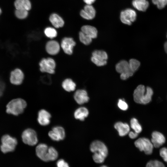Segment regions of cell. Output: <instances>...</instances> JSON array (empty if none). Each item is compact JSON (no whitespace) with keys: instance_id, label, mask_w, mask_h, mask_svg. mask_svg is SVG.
<instances>
[{"instance_id":"6da1fadb","label":"cell","mask_w":167,"mask_h":167,"mask_svg":"<svg viewBox=\"0 0 167 167\" xmlns=\"http://www.w3.org/2000/svg\"><path fill=\"white\" fill-rule=\"evenodd\" d=\"M90 150L94 153L92 156L94 161L97 163H103L108 154V150L106 145L99 140H95L92 142L90 146Z\"/></svg>"},{"instance_id":"7a4b0ae2","label":"cell","mask_w":167,"mask_h":167,"mask_svg":"<svg viewBox=\"0 0 167 167\" xmlns=\"http://www.w3.org/2000/svg\"><path fill=\"white\" fill-rule=\"evenodd\" d=\"M153 93V90L150 87H148L146 88L144 85H139L134 92V101L138 104H148L151 100Z\"/></svg>"},{"instance_id":"3957f363","label":"cell","mask_w":167,"mask_h":167,"mask_svg":"<svg viewBox=\"0 0 167 167\" xmlns=\"http://www.w3.org/2000/svg\"><path fill=\"white\" fill-rule=\"evenodd\" d=\"M25 101L21 98H17L11 101L6 106L7 113L15 116L22 113L27 106Z\"/></svg>"},{"instance_id":"277c9868","label":"cell","mask_w":167,"mask_h":167,"mask_svg":"<svg viewBox=\"0 0 167 167\" xmlns=\"http://www.w3.org/2000/svg\"><path fill=\"white\" fill-rule=\"evenodd\" d=\"M2 144L0 146L1 151L4 153L13 152L18 143L16 139L8 135L2 136L1 139Z\"/></svg>"},{"instance_id":"5b68a950","label":"cell","mask_w":167,"mask_h":167,"mask_svg":"<svg viewBox=\"0 0 167 167\" xmlns=\"http://www.w3.org/2000/svg\"><path fill=\"white\" fill-rule=\"evenodd\" d=\"M117 71L120 74V78L126 80L133 75V73L131 71L128 62L125 60L120 61L116 65Z\"/></svg>"},{"instance_id":"8992f818","label":"cell","mask_w":167,"mask_h":167,"mask_svg":"<svg viewBox=\"0 0 167 167\" xmlns=\"http://www.w3.org/2000/svg\"><path fill=\"white\" fill-rule=\"evenodd\" d=\"M135 146L141 151H144L147 155H150L153 152V146L151 141L148 138H139L135 142Z\"/></svg>"},{"instance_id":"52a82bcc","label":"cell","mask_w":167,"mask_h":167,"mask_svg":"<svg viewBox=\"0 0 167 167\" xmlns=\"http://www.w3.org/2000/svg\"><path fill=\"white\" fill-rule=\"evenodd\" d=\"M56 66L55 61L50 58H43L39 63L40 71L49 74H53L55 73Z\"/></svg>"},{"instance_id":"ba28073f","label":"cell","mask_w":167,"mask_h":167,"mask_svg":"<svg viewBox=\"0 0 167 167\" xmlns=\"http://www.w3.org/2000/svg\"><path fill=\"white\" fill-rule=\"evenodd\" d=\"M22 138L24 143L32 146L36 145L38 141L36 132L31 128L27 129L23 132Z\"/></svg>"},{"instance_id":"9c48e42d","label":"cell","mask_w":167,"mask_h":167,"mask_svg":"<svg viewBox=\"0 0 167 167\" xmlns=\"http://www.w3.org/2000/svg\"><path fill=\"white\" fill-rule=\"evenodd\" d=\"M92 55L91 60L96 66H102L107 64L108 55L104 51L95 50L92 53Z\"/></svg>"},{"instance_id":"30bf717a","label":"cell","mask_w":167,"mask_h":167,"mask_svg":"<svg viewBox=\"0 0 167 167\" xmlns=\"http://www.w3.org/2000/svg\"><path fill=\"white\" fill-rule=\"evenodd\" d=\"M136 17V12L133 9L128 8L122 11L120 13V19L123 24L131 25L135 21Z\"/></svg>"},{"instance_id":"8fae6325","label":"cell","mask_w":167,"mask_h":167,"mask_svg":"<svg viewBox=\"0 0 167 167\" xmlns=\"http://www.w3.org/2000/svg\"><path fill=\"white\" fill-rule=\"evenodd\" d=\"M49 137L55 141H59L63 140L65 136L64 129L60 126H56L53 127L52 130L48 133Z\"/></svg>"},{"instance_id":"7c38bea8","label":"cell","mask_w":167,"mask_h":167,"mask_svg":"<svg viewBox=\"0 0 167 167\" xmlns=\"http://www.w3.org/2000/svg\"><path fill=\"white\" fill-rule=\"evenodd\" d=\"M75 45L76 43L72 38L66 37L62 39L61 46L65 54L71 55L73 53V48Z\"/></svg>"},{"instance_id":"4fadbf2b","label":"cell","mask_w":167,"mask_h":167,"mask_svg":"<svg viewBox=\"0 0 167 167\" xmlns=\"http://www.w3.org/2000/svg\"><path fill=\"white\" fill-rule=\"evenodd\" d=\"M49 147L46 144L41 143L39 144L36 148L37 156L44 161H49Z\"/></svg>"},{"instance_id":"5bb4252c","label":"cell","mask_w":167,"mask_h":167,"mask_svg":"<svg viewBox=\"0 0 167 167\" xmlns=\"http://www.w3.org/2000/svg\"><path fill=\"white\" fill-rule=\"evenodd\" d=\"M151 141L154 147L158 148L165 143V138L164 135L161 133L157 131H153L152 134Z\"/></svg>"},{"instance_id":"9a60e30c","label":"cell","mask_w":167,"mask_h":167,"mask_svg":"<svg viewBox=\"0 0 167 167\" xmlns=\"http://www.w3.org/2000/svg\"><path fill=\"white\" fill-rule=\"evenodd\" d=\"M96 12L92 5H86L84 9L81 11L80 15L83 18L87 20H91L95 17Z\"/></svg>"},{"instance_id":"2e32d148","label":"cell","mask_w":167,"mask_h":167,"mask_svg":"<svg viewBox=\"0 0 167 167\" xmlns=\"http://www.w3.org/2000/svg\"><path fill=\"white\" fill-rule=\"evenodd\" d=\"M74 97L76 102L79 105L87 103L89 99L87 91L84 89L77 90L74 93Z\"/></svg>"},{"instance_id":"e0dca14e","label":"cell","mask_w":167,"mask_h":167,"mask_svg":"<svg viewBox=\"0 0 167 167\" xmlns=\"http://www.w3.org/2000/svg\"><path fill=\"white\" fill-rule=\"evenodd\" d=\"M24 78V74L19 69H16L11 73L10 81L12 84L18 85L21 84Z\"/></svg>"},{"instance_id":"ac0fdd59","label":"cell","mask_w":167,"mask_h":167,"mask_svg":"<svg viewBox=\"0 0 167 167\" xmlns=\"http://www.w3.org/2000/svg\"><path fill=\"white\" fill-rule=\"evenodd\" d=\"M51 118L50 114L45 109L40 110L38 112L37 121L41 125L45 126L49 125Z\"/></svg>"},{"instance_id":"d6986e66","label":"cell","mask_w":167,"mask_h":167,"mask_svg":"<svg viewBox=\"0 0 167 167\" xmlns=\"http://www.w3.org/2000/svg\"><path fill=\"white\" fill-rule=\"evenodd\" d=\"M45 49L47 53L51 55H55L60 51V46L58 43L55 40L48 41L45 46Z\"/></svg>"},{"instance_id":"ffe728a7","label":"cell","mask_w":167,"mask_h":167,"mask_svg":"<svg viewBox=\"0 0 167 167\" xmlns=\"http://www.w3.org/2000/svg\"><path fill=\"white\" fill-rule=\"evenodd\" d=\"M114 127L118 132L119 135L121 136L126 135L130 130V127L127 123L121 122H116L114 124Z\"/></svg>"},{"instance_id":"44dd1931","label":"cell","mask_w":167,"mask_h":167,"mask_svg":"<svg viewBox=\"0 0 167 167\" xmlns=\"http://www.w3.org/2000/svg\"><path fill=\"white\" fill-rule=\"evenodd\" d=\"M81 31L92 39L96 38L97 36V31L95 27L89 25L83 26Z\"/></svg>"},{"instance_id":"7402d4cb","label":"cell","mask_w":167,"mask_h":167,"mask_svg":"<svg viewBox=\"0 0 167 167\" xmlns=\"http://www.w3.org/2000/svg\"><path fill=\"white\" fill-rule=\"evenodd\" d=\"M49 20L53 26L56 28L62 27L64 25V20L60 16L56 14H52L49 17Z\"/></svg>"},{"instance_id":"603a6c76","label":"cell","mask_w":167,"mask_h":167,"mask_svg":"<svg viewBox=\"0 0 167 167\" xmlns=\"http://www.w3.org/2000/svg\"><path fill=\"white\" fill-rule=\"evenodd\" d=\"M89 114L88 110L85 107H80L76 109L74 113L75 119L83 121L87 118Z\"/></svg>"},{"instance_id":"cb8c5ba5","label":"cell","mask_w":167,"mask_h":167,"mask_svg":"<svg viewBox=\"0 0 167 167\" xmlns=\"http://www.w3.org/2000/svg\"><path fill=\"white\" fill-rule=\"evenodd\" d=\"M132 4L138 10L142 11H146L149 6V3L146 0H133Z\"/></svg>"},{"instance_id":"d4e9b609","label":"cell","mask_w":167,"mask_h":167,"mask_svg":"<svg viewBox=\"0 0 167 167\" xmlns=\"http://www.w3.org/2000/svg\"><path fill=\"white\" fill-rule=\"evenodd\" d=\"M14 5L16 9H24L28 11L31 8V4L29 0H15Z\"/></svg>"},{"instance_id":"484cf974","label":"cell","mask_w":167,"mask_h":167,"mask_svg":"<svg viewBox=\"0 0 167 167\" xmlns=\"http://www.w3.org/2000/svg\"><path fill=\"white\" fill-rule=\"evenodd\" d=\"M62 86L65 91L70 92L75 90L76 85L71 79H66L62 82Z\"/></svg>"},{"instance_id":"4316f807","label":"cell","mask_w":167,"mask_h":167,"mask_svg":"<svg viewBox=\"0 0 167 167\" xmlns=\"http://www.w3.org/2000/svg\"><path fill=\"white\" fill-rule=\"evenodd\" d=\"M130 125L131 127L134 130V132L138 134L141 132L142 127L136 118H133L131 119Z\"/></svg>"},{"instance_id":"83f0119b","label":"cell","mask_w":167,"mask_h":167,"mask_svg":"<svg viewBox=\"0 0 167 167\" xmlns=\"http://www.w3.org/2000/svg\"><path fill=\"white\" fill-rule=\"evenodd\" d=\"M44 33L47 37L51 39L55 38L57 35L56 30L54 28L50 27L45 28L44 30Z\"/></svg>"},{"instance_id":"f1b7e54d","label":"cell","mask_w":167,"mask_h":167,"mask_svg":"<svg viewBox=\"0 0 167 167\" xmlns=\"http://www.w3.org/2000/svg\"><path fill=\"white\" fill-rule=\"evenodd\" d=\"M130 69L133 73L136 71L140 65V62L135 59H130L128 62Z\"/></svg>"},{"instance_id":"f546056e","label":"cell","mask_w":167,"mask_h":167,"mask_svg":"<svg viewBox=\"0 0 167 167\" xmlns=\"http://www.w3.org/2000/svg\"><path fill=\"white\" fill-rule=\"evenodd\" d=\"M58 153L56 149L52 147H49V161H54L58 158Z\"/></svg>"},{"instance_id":"4dcf8cb0","label":"cell","mask_w":167,"mask_h":167,"mask_svg":"<svg viewBox=\"0 0 167 167\" xmlns=\"http://www.w3.org/2000/svg\"><path fill=\"white\" fill-rule=\"evenodd\" d=\"M28 15V11L24 9H16L15 11V16L20 19H24L26 18Z\"/></svg>"},{"instance_id":"1f68e13d","label":"cell","mask_w":167,"mask_h":167,"mask_svg":"<svg viewBox=\"0 0 167 167\" xmlns=\"http://www.w3.org/2000/svg\"><path fill=\"white\" fill-rule=\"evenodd\" d=\"M79 35L80 41L84 44L88 45L91 43L92 39L86 35L82 31L80 32Z\"/></svg>"},{"instance_id":"d6a6232c","label":"cell","mask_w":167,"mask_h":167,"mask_svg":"<svg viewBox=\"0 0 167 167\" xmlns=\"http://www.w3.org/2000/svg\"><path fill=\"white\" fill-rule=\"evenodd\" d=\"M148 167H163L164 164L161 161L157 160H152L148 162L146 165Z\"/></svg>"},{"instance_id":"836d02e7","label":"cell","mask_w":167,"mask_h":167,"mask_svg":"<svg viewBox=\"0 0 167 167\" xmlns=\"http://www.w3.org/2000/svg\"><path fill=\"white\" fill-rule=\"evenodd\" d=\"M152 2L159 9H163L167 4V0H152Z\"/></svg>"},{"instance_id":"e575fe53","label":"cell","mask_w":167,"mask_h":167,"mask_svg":"<svg viewBox=\"0 0 167 167\" xmlns=\"http://www.w3.org/2000/svg\"><path fill=\"white\" fill-rule=\"evenodd\" d=\"M118 106L119 108L123 110H126L128 107L127 103L124 100L119 99L118 102Z\"/></svg>"},{"instance_id":"d590c367","label":"cell","mask_w":167,"mask_h":167,"mask_svg":"<svg viewBox=\"0 0 167 167\" xmlns=\"http://www.w3.org/2000/svg\"><path fill=\"white\" fill-rule=\"evenodd\" d=\"M160 155L167 163V148L164 147L161 148L160 151Z\"/></svg>"},{"instance_id":"8d00e7d4","label":"cell","mask_w":167,"mask_h":167,"mask_svg":"<svg viewBox=\"0 0 167 167\" xmlns=\"http://www.w3.org/2000/svg\"><path fill=\"white\" fill-rule=\"evenodd\" d=\"M57 166L58 167H69L68 164L62 159L58 160L56 163Z\"/></svg>"},{"instance_id":"74e56055","label":"cell","mask_w":167,"mask_h":167,"mask_svg":"<svg viewBox=\"0 0 167 167\" xmlns=\"http://www.w3.org/2000/svg\"><path fill=\"white\" fill-rule=\"evenodd\" d=\"M129 137L131 139H134L137 137L138 135V134L132 131L129 132Z\"/></svg>"},{"instance_id":"f35d334b","label":"cell","mask_w":167,"mask_h":167,"mask_svg":"<svg viewBox=\"0 0 167 167\" xmlns=\"http://www.w3.org/2000/svg\"><path fill=\"white\" fill-rule=\"evenodd\" d=\"M84 1L87 5H92L96 0H83Z\"/></svg>"},{"instance_id":"ab89813d","label":"cell","mask_w":167,"mask_h":167,"mask_svg":"<svg viewBox=\"0 0 167 167\" xmlns=\"http://www.w3.org/2000/svg\"><path fill=\"white\" fill-rule=\"evenodd\" d=\"M164 47L165 51V52L167 53V41H166L165 43Z\"/></svg>"},{"instance_id":"60d3db41","label":"cell","mask_w":167,"mask_h":167,"mask_svg":"<svg viewBox=\"0 0 167 167\" xmlns=\"http://www.w3.org/2000/svg\"><path fill=\"white\" fill-rule=\"evenodd\" d=\"M1 13H2V10H1V9L0 8V15H1Z\"/></svg>"},{"instance_id":"b9f144b4","label":"cell","mask_w":167,"mask_h":167,"mask_svg":"<svg viewBox=\"0 0 167 167\" xmlns=\"http://www.w3.org/2000/svg\"></svg>"}]
</instances>
